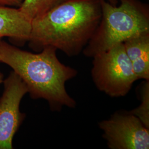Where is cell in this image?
I'll return each mask as SVG.
<instances>
[{
    "label": "cell",
    "instance_id": "8",
    "mask_svg": "<svg viewBox=\"0 0 149 149\" xmlns=\"http://www.w3.org/2000/svg\"><path fill=\"white\" fill-rule=\"evenodd\" d=\"M123 44L138 79L149 81V32L129 38Z\"/></svg>",
    "mask_w": 149,
    "mask_h": 149
},
{
    "label": "cell",
    "instance_id": "3",
    "mask_svg": "<svg viewBox=\"0 0 149 149\" xmlns=\"http://www.w3.org/2000/svg\"><path fill=\"white\" fill-rule=\"evenodd\" d=\"M101 17L83 53L93 58L129 38L149 32L148 6L139 0H119V5H112L100 0Z\"/></svg>",
    "mask_w": 149,
    "mask_h": 149
},
{
    "label": "cell",
    "instance_id": "13",
    "mask_svg": "<svg viewBox=\"0 0 149 149\" xmlns=\"http://www.w3.org/2000/svg\"><path fill=\"white\" fill-rule=\"evenodd\" d=\"M3 74L0 71V85L3 83Z\"/></svg>",
    "mask_w": 149,
    "mask_h": 149
},
{
    "label": "cell",
    "instance_id": "5",
    "mask_svg": "<svg viewBox=\"0 0 149 149\" xmlns=\"http://www.w3.org/2000/svg\"><path fill=\"white\" fill-rule=\"evenodd\" d=\"M103 137L111 149H148L149 129L129 112L115 113L99 123Z\"/></svg>",
    "mask_w": 149,
    "mask_h": 149
},
{
    "label": "cell",
    "instance_id": "9",
    "mask_svg": "<svg viewBox=\"0 0 149 149\" xmlns=\"http://www.w3.org/2000/svg\"><path fill=\"white\" fill-rule=\"evenodd\" d=\"M67 0H23L18 8L28 19L32 21Z\"/></svg>",
    "mask_w": 149,
    "mask_h": 149
},
{
    "label": "cell",
    "instance_id": "14",
    "mask_svg": "<svg viewBox=\"0 0 149 149\" xmlns=\"http://www.w3.org/2000/svg\"><path fill=\"white\" fill-rule=\"evenodd\" d=\"M2 39V38H0V41H1V39Z\"/></svg>",
    "mask_w": 149,
    "mask_h": 149
},
{
    "label": "cell",
    "instance_id": "4",
    "mask_svg": "<svg viewBox=\"0 0 149 149\" xmlns=\"http://www.w3.org/2000/svg\"><path fill=\"white\" fill-rule=\"evenodd\" d=\"M91 74L98 90L112 97L127 95L138 79L123 43L95 55Z\"/></svg>",
    "mask_w": 149,
    "mask_h": 149
},
{
    "label": "cell",
    "instance_id": "2",
    "mask_svg": "<svg viewBox=\"0 0 149 149\" xmlns=\"http://www.w3.org/2000/svg\"><path fill=\"white\" fill-rule=\"evenodd\" d=\"M56 51L47 47L39 53H32L2 39L0 41V62L10 66L21 77L32 98L44 99L53 111H59L64 107H76V102L66 91L65 84L76 76L77 71L61 63Z\"/></svg>",
    "mask_w": 149,
    "mask_h": 149
},
{
    "label": "cell",
    "instance_id": "6",
    "mask_svg": "<svg viewBox=\"0 0 149 149\" xmlns=\"http://www.w3.org/2000/svg\"><path fill=\"white\" fill-rule=\"evenodd\" d=\"M3 83L4 90L0 97V149H12L13 137L26 117L20 111L19 106L28 91L13 71Z\"/></svg>",
    "mask_w": 149,
    "mask_h": 149
},
{
    "label": "cell",
    "instance_id": "11",
    "mask_svg": "<svg viewBox=\"0 0 149 149\" xmlns=\"http://www.w3.org/2000/svg\"><path fill=\"white\" fill-rule=\"evenodd\" d=\"M23 0H0V5L8 7H18L21 6Z\"/></svg>",
    "mask_w": 149,
    "mask_h": 149
},
{
    "label": "cell",
    "instance_id": "1",
    "mask_svg": "<svg viewBox=\"0 0 149 149\" xmlns=\"http://www.w3.org/2000/svg\"><path fill=\"white\" fill-rule=\"evenodd\" d=\"M101 17L100 0H67L32 21L29 45L47 47L68 56L79 55L92 37Z\"/></svg>",
    "mask_w": 149,
    "mask_h": 149
},
{
    "label": "cell",
    "instance_id": "12",
    "mask_svg": "<svg viewBox=\"0 0 149 149\" xmlns=\"http://www.w3.org/2000/svg\"><path fill=\"white\" fill-rule=\"evenodd\" d=\"M106 1L108 2L109 3H110L111 4H112V5H118L119 3V0H106Z\"/></svg>",
    "mask_w": 149,
    "mask_h": 149
},
{
    "label": "cell",
    "instance_id": "10",
    "mask_svg": "<svg viewBox=\"0 0 149 149\" xmlns=\"http://www.w3.org/2000/svg\"><path fill=\"white\" fill-rule=\"evenodd\" d=\"M141 103L130 112L149 129V81H145L140 91Z\"/></svg>",
    "mask_w": 149,
    "mask_h": 149
},
{
    "label": "cell",
    "instance_id": "7",
    "mask_svg": "<svg viewBox=\"0 0 149 149\" xmlns=\"http://www.w3.org/2000/svg\"><path fill=\"white\" fill-rule=\"evenodd\" d=\"M31 28L32 21L19 8L0 5V38L23 45L29 40Z\"/></svg>",
    "mask_w": 149,
    "mask_h": 149
}]
</instances>
